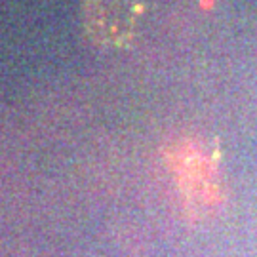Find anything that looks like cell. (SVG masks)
<instances>
[{"label":"cell","instance_id":"1","mask_svg":"<svg viewBox=\"0 0 257 257\" xmlns=\"http://www.w3.org/2000/svg\"><path fill=\"white\" fill-rule=\"evenodd\" d=\"M141 12L138 0H84V29L99 46H126L138 33Z\"/></svg>","mask_w":257,"mask_h":257}]
</instances>
